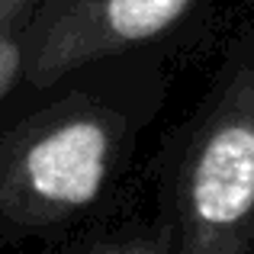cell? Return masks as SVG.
<instances>
[{
	"label": "cell",
	"mask_w": 254,
	"mask_h": 254,
	"mask_svg": "<svg viewBox=\"0 0 254 254\" xmlns=\"http://www.w3.org/2000/svg\"><path fill=\"white\" fill-rule=\"evenodd\" d=\"M180 254L254 251V62L238 71L184 180Z\"/></svg>",
	"instance_id": "cell-1"
},
{
	"label": "cell",
	"mask_w": 254,
	"mask_h": 254,
	"mask_svg": "<svg viewBox=\"0 0 254 254\" xmlns=\"http://www.w3.org/2000/svg\"><path fill=\"white\" fill-rule=\"evenodd\" d=\"M106 132L100 123L74 119L45 132L23 155L26 184L55 206H90L106 177Z\"/></svg>",
	"instance_id": "cell-2"
},
{
	"label": "cell",
	"mask_w": 254,
	"mask_h": 254,
	"mask_svg": "<svg viewBox=\"0 0 254 254\" xmlns=\"http://www.w3.org/2000/svg\"><path fill=\"white\" fill-rule=\"evenodd\" d=\"M190 0H106L100 13V49L142 42L168 29Z\"/></svg>",
	"instance_id": "cell-3"
},
{
	"label": "cell",
	"mask_w": 254,
	"mask_h": 254,
	"mask_svg": "<svg viewBox=\"0 0 254 254\" xmlns=\"http://www.w3.org/2000/svg\"><path fill=\"white\" fill-rule=\"evenodd\" d=\"M16 62H19V52H16V45L10 42V39H3L0 36V93L10 87L13 81V71H16Z\"/></svg>",
	"instance_id": "cell-4"
},
{
	"label": "cell",
	"mask_w": 254,
	"mask_h": 254,
	"mask_svg": "<svg viewBox=\"0 0 254 254\" xmlns=\"http://www.w3.org/2000/svg\"><path fill=\"white\" fill-rule=\"evenodd\" d=\"M132 254H138V251H132Z\"/></svg>",
	"instance_id": "cell-5"
}]
</instances>
